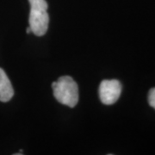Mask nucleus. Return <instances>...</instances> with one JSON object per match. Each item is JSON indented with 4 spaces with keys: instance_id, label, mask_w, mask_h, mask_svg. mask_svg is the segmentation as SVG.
<instances>
[{
    "instance_id": "1",
    "label": "nucleus",
    "mask_w": 155,
    "mask_h": 155,
    "mask_svg": "<svg viewBox=\"0 0 155 155\" xmlns=\"http://www.w3.org/2000/svg\"><path fill=\"white\" fill-rule=\"evenodd\" d=\"M52 89L55 99L61 104L73 108L78 102V86L70 76H61L56 82L52 83Z\"/></svg>"
},
{
    "instance_id": "2",
    "label": "nucleus",
    "mask_w": 155,
    "mask_h": 155,
    "mask_svg": "<svg viewBox=\"0 0 155 155\" xmlns=\"http://www.w3.org/2000/svg\"><path fill=\"white\" fill-rule=\"evenodd\" d=\"M28 2L30 5L28 17L29 27L34 35L42 36L47 33L49 23L48 3L46 0H28Z\"/></svg>"
},
{
    "instance_id": "3",
    "label": "nucleus",
    "mask_w": 155,
    "mask_h": 155,
    "mask_svg": "<svg viewBox=\"0 0 155 155\" xmlns=\"http://www.w3.org/2000/svg\"><path fill=\"white\" fill-rule=\"evenodd\" d=\"M98 93L104 104H114L121 96L122 84L117 79H104L100 83Z\"/></svg>"
},
{
    "instance_id": "4",
    "label": "nucleus",
    "mask_w": 155,
    "mask_h": 155,
    "mask_svg": "<svg viewBox=\"0 0 155 155\" xmlns=\"http://www.w3.org/2000/svg\"><path fill=\"white\" fill-rule=\"evenodd\" d=\"M14 96V89L5 72L0 68V102H9Z\"/></svg>"
},
{
    "instance_id": "5",
    "label": "nucleus",
    "mask_w": 155,
    "mask_h": 155,
    "mask_svg": "<svg viewBox=\"0 0 155 155\" xmlns=\"http://www.w3.org/2000/svg\"><path fill=\"white\" fill-rule=\"evenodd\" d=\"M147 100H148L149 105L153 107V109H155V88H152L149 91Z\"/></svg>"
},
{
    "instance_id": "6",
    "label": "nucleus",
    "mask_w": 155,
    "mask_h": 155,
    "mask_svg": "<svg viewBox=\"0 0 155 155\" xmlns=\"http://www.w3.org/2000/svg\"><path fill=\"white\" fill-rule=\"evenodd\" d=\"M26 32H27V34L32 33V30H31V28H30V27H29V26H28V28H26Z\"/></svg>"
}]
</instances>
